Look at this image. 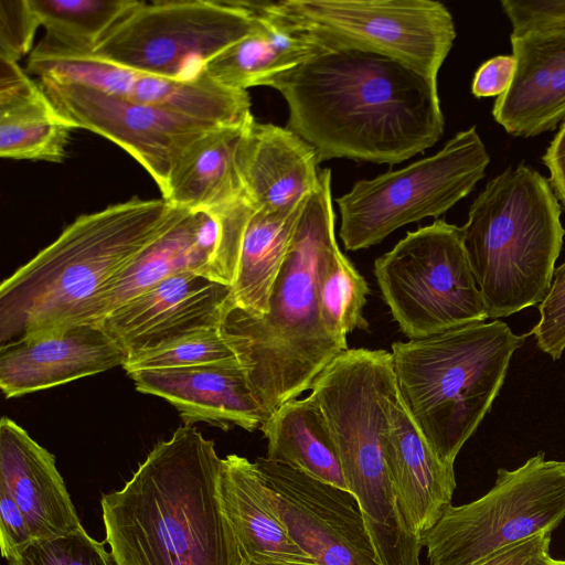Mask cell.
<instances>
[{"mask_svg":"<svg viewBox=\"0 0 565 565\" xmlns=\"http://www.w3.org/2000/svg\"><path fill=\"white\" fill-rule=\"evenodd\" d=\"M266 86L281 94L287 128L313 147L319 162L396 164L444 134L437 77L382 54L323 45Z\"/></svg>","mask_w":565,"mask_h":565,"instance_id":"obj_1","label":"cell"},{"mask_svg":"<svg viewBox=\"0 0 565 565\" xmlns=\"http://www.w3.org/2000/svg\"><path fill=\"white\" fill-rule=\"evenodd\" d=\"M214 441L181 426L102 495L115 565H249L225 515Z\"/></svg>","mask_w":565,"mask_h":565,"instance_id":"obj_2","label":"cell"},{"mask_svg":"<svg viewBox=\"0 0 565 565\" xmlns=\"http://www.w3.org/2000/svg\"><path fill=\"white\" fill-rule=\"evenodd\" d=\"M189 210L131 198L79 215L0 286V345L96 324L118 276Z\"/></svg>","mask_w":565,"mask_h":565,"instance_id":"obj_3","label":"cell"},{"mask_svg":"<svg viewBox=\"0 0 565 565\" xmlns=\"http://www.w3.org/2000/svg\"><path fill=\"white\" fill-rule=\"evenodd\" d=\"M339 249L331 172L323 169L274 282L268 311L255 317L235 308L223 324L268 417L310 391L318 375L348 350L347 341L326 329L318 302L320 279Z\"/></svg>","mask_w":565,"mask_h":565,"instance_id":"obj_4","label":"cell"},{"mask_svg":"<svg viewBox=\"0 0 565 565\" xmlns=\"http://www.w3.org/2000/svg\"><path fill=\"white\" fill-rule=\"evenodd\" d=\"M396 394L390 352L348 349L318 375L309 395L326 419L379 564L420 565L424 546L402 522L383 451Z\"/></svg>","mask_w":565,"mask_h":565,"instance_id":"obj_5","label":"cell"},{"mask_svg":"<svg viewBox=\"0 0 565 565\" xmlns=\"http://www.w3.org/2000/svg\"><path fill=\"white\" fill-rule=\"evenodd\" d=\"M527 334L477 321L392 345L399 399L441 461L454 466L503 385Z\"/></svg>","mask_w":565,"mask_h":565,"instance_id":"obj_6","label":"cell"},{"mask_svg":"<svg viewBox=\"0 0 565 565\" xmlns=\"http://www.w3.org/2000/svg\"><path fill=\"white\" fill-rule=\"evenodd\" d=\"M550 182L519 164L488 182L461 227L488 318L508 317L547 295L565 230Z\"/></svg>","mask_w":565,"mask_h":565,"instance_id":"obj_7","label":"cell"},{"mask_svg":"<svg viewBox=\"0 0 565 565\" xmlns=\"http://www.w3.org/2000/svg\"><path fill=\"white\" fill-rule=\"evenodd\" d=\"M565 518V461L543 451L514 470L500 468L481 498L450 505L423 537L428 565H472L537 534Z\"/></svg>","mask_w":565,"mask_h":565,"instance_id":"obj_8","label":"cell"},{"mask_svg":"<svg viewBox=\"0 0 565 565\" xmlns=\"http://www.w3.org/2000/svg\"><path fill=\"white\" fill-rule=\"evenodd\" d=\"M489 161L473 126L458 132L433 156L355 182L335 199L344 248H369L401 226L446 213L484 177Z\"/></svg>","mask_w":565,"mask_h":565,"instance_id":"obj_9","label":"cell"},{"mask_svg":"<svg viewBox=\"0 0 565 565\" xmlns=\"http://www.w3.org/2000/svg\"><path fill=\"white\" fill-rule=\"evenodd\" d=\"M374 275L409 340L488 319L461 227L443 220L408 232L374 262Z\"/></svg>","mask_w":565,"mask_h":565,"instance_id":"obj_10","label":"cell"},{"mask_svg":"<svg viewBox=\"0 0 565 565\" xmlns=\"http://www.w3.org/2000/svg\"><path fill=\"white\" fill-rule=\"evenodd\" d=\"M254 25L253 12L239 0H139L92 53L157 76L192 81Z\"/></svg>","mask_w":565,"mask_h":565,"instance_id":"obj_11","label":"cell"},{"mask_svg":"<svg viewBox=\"0 0 565 565\" xmlns=\"http://www.w3.org/2000/svg\"><path fill=\"white\" fill-rule=\"evenodd\" d=\"M260 6L323 45L382 54L431 77L456 38L451 13L431 0H281Z\"/></svg>","mask_w":565,"mask_h":565,"instance_id":"obj_12","label":"cell"},{"mask_svg":"<svg viewBox=\"0 0 565 565\" xmlns=\"http://www.w3.org/2000/svg\"><path fill=\"white\" fill-rule=\"evenodd\" d=\"M26 72L39 79L82 84L217 126L244 125L253 118L247 90L227 88L206 74L192 81L166 78L61 46L45 36L29 54Z\"/></svg>","mask_w":565,"mask_h":565,"instance_id":"obj_13","label":"cell"},{"mask_svg":"<svg viewBox=\"0 0 565 565\" xmlns=\"http://www.w3.org/2000/svg\"><path fill=\"white\" fill-rule=\"evenodd\" d=\"M38 82L53 106L75 128L100 135L134 157L154 180L162 195L184 151L205 132L217 127L82 84L47 79Z\"/></svg>","mask_w":565,"mask_h":565,"instance_id":"obj_14","label":"cell"},{"mask_svg":"<svg viewBox=\"0 0 565 565\" xmlns=\"http://www.w3.org/2000/svg\"><path fill=\"white\" fill-rule=\"evenodd\" d=\"M254 463L291 540L319 565H380L350 491L267 457Z\"/></svg>","mask_w":565,"mask_h":565,"instance_id":"obj_15","label":"cell"},{"mask_svg":"<svg viewBox=\"0 0 565 565\" xmlns=\"http://www.w3.org/2000/svg\"><path fill=\"white\" fill-rule=\"evenodd\" d=\"M233 309L230 286L180 273L118 306L98 324L129 355L223 327Z\"/></svg>","mask_w":565,"mask_h":565,"instance_id":"obj_16","label":"cell"},{"mask_svg":"<svg viewBox=\"0 0 565 565\" xmlns=\"http://www.w3.org/2000/svg\"><path fill=\"white\" fill-rule=\"evenodd\" d=\"M235 270L224 248L217 212L189 211L118 276L98 305L95 323L172 275L194 273L232 287L236 279Z\"/></svg>","mask_w":565,"mask_h":565,"instance_id":"obj_17","label":"cell"},{"mask_svg":"<svg viewBox=\"0 0 565 565\" xmlns=\"http://www.w3.org/2000/svg\"><path fill=\"white\" fill-rule=\"evenodd\" d=\"M126 359L99 324L23 338L0 345V387L7 398L19 397L122 366Z\"/></svg>","mask_w":565,"mask_h":565,"instance_id":"obj_18","label":"cell"},{"mask_svg":"<svg viewBox=\"0 0 565 565\" xmlns=\"http://www.w3.org/2000/svg\"><path fill=\"white\" fill-rule=\"evenodd\" d=\"M136 390L173 405L185 426L204 422L224 430L260 429L268 418L239 359L180 369L140 370L128 374Z\"/></svg>","mask_w":565,"mask_h":565,"instance_id":"obj_19","label":"cell"},{"mask_svg":"<svg viewBox=\"0 0 565 565\" xmlns=\"http://www.w3.org/2000/svg\"><path fill=\"white\" fill-rule=\"evenodd\" d=\"M515 73L492 116L515 137H533L565 121V28L511 33Z\"/></svg>","mask_w":565,"mask_h":565,"instance_id":"obj_20","label":"cell"},{"mask_svg":"<svg viewBox=\"0 0 565 565\" xmlns=\"http://www.w3.org/2000/svg\"><path fill=\"white\" fill-rule=\"evenodd\" d=\"M383 451L402 522L423 544L425 534L452 505L455 470L427 444L398 393L390 405Z\"/></svg>","mask_w":565,"mask_h":565,"instance_id":"obj_21","label":"cell"},{"mask_svg":"<svg viewBox=\"0 0 565 565\" xmlns=\"http://www.w3.org/2000/svg\"><path fill=\"white\" fill-rule=\"evenodd\" d=\"M319 163L313 147L294 131L253 118L237 154L244 198L255 209H295L315 191Z\"/></svg>","mask_w":565,"mask_h":565,"instance_id":"obj_22","label":"cell"},{"mask_svg":"<svg viewBox=\"0 0 565 565\" xmlns=\"http://www.w3.org/2000/svg\"><path fill=\"white\" fill-rule=\"evenodd\" d=\"M0 487L21 508L33 540L82 526L55 457L8 417L0 422Z\"/></svg>","mask_w":565,"mask_h":565,"instance_id":"obj_23","label":"cell"},{"mask_svg":"<svg viewBox=\"0 0 565 565\" xmlns=\"http://www.w3.org/2000/svg\"><path fill=\"white\" fill-rule=\"evenodd\" d=\"M218 488L223 510L249 565H319L291 540L254 462L238 455L226 456Z\"/></svg>","mask_w":565,"mask_h":565,"instance_id":"obj_24","label":"cell"},{"mask_svg":"<svg viewBox=\"0 0 565 565\" xmlns=\"http://www.w3.org/2000/svg\"><path fill=\"white\" fill-rule=\"evenodd\" d=\"M76 129L53 106L39 82L17 62L0 60V156L62 162Z\"/></svg>","mask_w":565,"mask_h":565,"instance_id":"obj_25","label":"cell"},{"mask_svg":"<svg viewBox=\"0 0 565 565\" xmlns=\"http://www.w3.org/2000/svg\"><path fill=\"white\" fill-rule=\"evenodd\" d=\"M239 1L253 12L255 25L206 64L204 73L220 85L236 90L266 86L323 49L315 36L267 12L259 1Z\"/></svg>","mask_w":565,"mask_h":565,"instance_id":"obj_26","label":"cell"},{"mask_svg":"<svg viewBox=\"0 0 565 565\" xmlns=\"http://www.w3.org/2000/svg\"><path fill=\"white\" fill-rule=\"evenodd\" d=\"M249 121L217 126L196 139L173 168L162 199L189 211L222 209L242 200L237 154Z\"/></svg>","mask_w":565,"mask_h":565,"instance_id":"obj_27","label":"cell"},{"mask_svg":"<svg viewBox=\"0 0 565 565\" xmlns=\"http://www.w3.org/2000/svg\"><path fill=\"white\" fill-rule=\"evenodd\" d=\"M307 201L282 211L250 207L242 233L236 279L231 287L236 309L255 317L268 311L274 282Z\"/></svg>","mask_w":565,"mask_h":565,"instance_id":"obj_28","label":"cell"},{"mask_svg":"<svg viewBox=\"0 0 565 565\" xmlns=\"http://www.w3.org/2000/svg\"><path fill=\"white\" fill-rule=\"evenodd\" d=\"M260 430L267 439L268 459L349 491L326 419L310 395L279 406Z\"/></svg>","mask_w":565,"mask_h":565,"instance_id":"obj_29","label":"cell"},{"mask_svg":"<svg viewBox=\"0 0 565 565\" xmlns=\"http://www.w3.org/2000/svg\"><path fill=\"white\" fill-rule=\"evenodd\" d=\"M45 38L76 51L92 52L139 0H29Z\"/></svg>","mask_w":565,"mask_h":565,"instance_id":"obj_30","label":"cell"},{"mask_svg":"<svg viewBox=\"0 0 565 565\" xmlns=\"http://www.w3.org/2000/svg\"><path fill=\"white\" fill-rule=\"evenodd\" d=\"M369 286L350 259L339 249L326 271L319 288L318 302L322 322L334 338L347 341L355 329H367L363 317Z\"/></svg>","mask_w":565,"mask_h":565,"instance_id":"obj_31","label":"cell"},{"mask_svg":"<svg viewBox=\"0 0 565 565\" xmlns=\"http://www.w3.org/2000/svg\"><path fill=\"white\" fill-rule=\"evenodd\" d=\"M238 359L223 327L194 332L170 343L127 355V374L140 370L180 369Z\"/></svg>","mask_w":565,"mask_h":565,"instance_id":"obj_32","label":"cell"},{"mask_svg":"<svg viewBox=\"0 0 565 565\" xmlns=\"http://www.w3.org/2000/svg\"><path fill=\"white\" fill-rule=\"evenodd\" d=\"M8 565H114L104 543L92 539L81 526L67 534L34 539Z\"/></svg>","mask_w":565,"mask_h":565,"instance_id":"obj_33","label":"cell"},{"mask_svg":"<svg viewBox=\"0 0 565 565\" xmlns=\"http://www.w3.org/2000/svg\"><path fill=\"white\" fill-rule=\"evenodd\" d=\"M539 310L541 318L531 333L543 352L558 360L565 350V262L555 268Z\"/></svg>","mask_w":565,"mask_h":565,"instance_id":"obj_34","label":"cell"},{"mask_svg":"<svg viewBox=\"0 0 565 565\" xmlns=\"http://www.w3.org/2000/svg\"><path fill=\"white\" fill-rule=\"evenodd\" d=\"M40 25L29 0H0V60L18 63L30 54Z\"/></svg>","mask_w":565,"mask_h":565,"instance_id":"obj_35","label":"cell"},{"mask_svg":"<svg viewBox=\"0 0 565 565\" xmlns=\"http://www.w3.org/2000/svg\"><path fill=\"white\" fill-rule=\"evenodd\" d=\"M512 32L565 28V0H502Z\"/></svg>","mask_w":565,"mask_h":565,"instance_id":"obj_36","label":"cell"},{"mask_svg":"<svg viewBox=\"0 0 565 565\" xmlns=\"http://www.w3.org/2000/svg\"><path fill=\"white\" fill-rule=\"evenodd\" d=\"M0 541L6 559L14 556L33 540L21 508L8 490L0 487Z\"/></svg>","mask_w":565,"mask_h":565,"instance_id":"obj_37","label":"cell"},{"mask_svg":"<svg viewBox=\"0 0 565 565\" xmlns=\"http://www.w3.org/2000/svg\"><path fill=\"white\" fill-rule=\"evenodd\" d=\"M515 73V60L512 55H499L484 62L476 72L472 94L478 97L502 95L511 85Z\"/></svg>","mask_w":565,"mask_h":565,"instance_id":"obj_38","label":"cell"},{"mask_svg":"<svg viewBox=\"0 0 565 565\" xmlns=\"http://www.w3.org/2000/svg\"><path fill=\"white\" fill-rule=\"evenodd\" d=\"M551 535L552 532L537 534L472 565H523L530 558L548 552Z\"/></svg>","mask_w":565,"mask_h":565,"instance_id":"obj_39","label":"cell"},{"mask_svg":"<svg viewBox=\"0 0 565 565\" xmlns=\"http://www.w3.org/2000/svg\"><path fill=\"white\" fill-rule=\"evenodd\" d=\"M542 161L550 170V185L565 209V121L551 141Z\"/></svg>","mask_w":565,"mask_h":565,"instance_id":"obj_40","label":"cell"},{"mask_svg":"<svg viewBox=\"0 0 565 565\" xmlns=\"http://www.w3.org/2000/svg\"><path fill=\"white\" fill-rule=\"evenodd\" d=\"M523 565H565V559L553 558L547 552L530 558Z\"/></svg>","mask_w":565,"mask_h":565,"instance_id":"obj_41","label":"cell"},{"mask_svg":"<svg viewBox=\"0 0 565 565\" xmlns=\"http://www.w3.org/2000/svg\"><path fill=\"white\" fill-rule=\"evenodd\" d=\"M250 565H285V564H250Z\"/></svg>","mask_w":565,"mask_h":565,"instance_id":"obj_42","label":"cell"}]
</instances>
